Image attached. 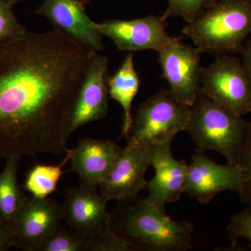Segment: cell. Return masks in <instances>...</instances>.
<instances>
[{
	"label": "cell",
	"instance_id": "6da1fadb",
	"mask_svg": "<svg viewBox=\"0 0 251 251\" xmlns=\"http://www.w3.org/2000/svg\"><path fill=\"white\" fill-rule=\"evenodd\" d=\"M57 29L0 45V156L66 155L91 54Z\"/></svg>",
	"mask_w": 251,
	"mask_h": 251
},
{
	"label": "cell",
	"instance_id": "7a4b0ae2",
	"mask_svg": "<svg viewBox=\"0 0 251 251\" xmlns=\"http://www.w3.org/2000/svg\"><path fill=\"white\" fill-rule=\"evenodd\" d=\"M110 227L137 251H187L193 248V225L173 221L139 194L118 201Z\"/></svg>",
	"mask_w": 251,
	"mask_h": 251
},
{
	"label": "cell",
	"instance_id": "3957f363",
	"mask_svg": "<svg viewBox=\"0 0 251 251\" xmlns=\"http://www.w3.org/2000/svg\"><path fill=\"white\" fill-rule=\"evenodd\" d=\"M182 33L201 52L239 53L251 34V1L216 0Z\"/></svg>",
	"mask_w": 251,
	"mask_h": 251
},
{
	"label": "cell",
	"instance_id": "277c9868",
	"mask_svg": "<svg viewBox=\"0 0 251 251\" xmlns=\"http://www.w3.org/2000/svg\"><path fill=\"white\" fill-rule=\"evenodd\" d=\"M186 131L198 149L213 150L226 157L227 163L238 164L249 132V122L213 102L201 90L191 106Z\"/></svg>",
	"mask_w": 251,
	"mask_h": 251
},
{
	"label": "cell",
	"instance_id": "5b68a950",
	"mask_svg": "<svg viewBox=\"0 0 251 251\" xmlns=\"http://www.w3.org/2000/svg\"><path fill=\"white\" fill-rule=\"evenodd\" d=\"M191 107L176 101L168 90L162 89L148 97L133 118L127 145L151 148L173 142L175 135L187 130Z\"/></svg>",
	"mask_w": 251,
	"mask_h": 251
},
{
	"label": "cell",
	"instance_id": "8992f818",
	"mask_svg": "<svg viewBox=\"0 0 251 251\" xmlns=\"http://www.w3.org/2000/svg\"><path fill=\"white\" fill-rule=\"evenodd\" d=\"M201 90L213 102L239 115L251 112V80L242 60L217 56L201 69Z\"/></svg>",
	"mask_w": 251,
	"mask_h": 251
},
{
	"label": "cell",
	"instance_id": "52a82bcc",
	"mask_svg": "<svg viewBox=\"0 0 251 251\" xmlns=\"http://www.w3.org/2000/svg\"><path fill=\"white\" fill-rule=\"evenodd\" d=\"M158 52L162 77L169 85L168 93L191 107L201 92V50L182 44L181 38L171 37Z\"/></svg>",
	"mask_w": 251,
	"mask_h": 251
},
{
	"label": "cell",
	"instance_id": "ba28073f",
	"mask_svg": "<svg viewBox=\"0 0 251 251\" xmlns=\"http://www.w3.org/2000/svg\"><path fill=\"white\" fill-rule=\"evenodd\" d=\"M62 206L50 198L25 196L11 230L14 247L23 251H39L44 242L63 226Z\"/></svg>",
	"mask_w": 251,
	"mask_h": 251
},
{
	"label": "cell",
	"instance_id": "9c48e42d",
	"mask_svg": "<svg viewBox=\"0 0 251 251\" xmlns=\"http://www.w3.org/2000/svg\"><path fill=\"white\" fill-rule=\"evenodd\" d=\"M243 186L242 169L239 165L226 166L215 163L197 149L188 165L184 193L202 204H207L216 195L224 191L241 192Z\"/></svg>",
	"mask_w": 251,
	"mask_h": 251
},
{
	"label": "cell",
	"instance_id": "30bf717a",
	"mask_svg": "<svg viewBox=\"0 0 251 251\" xmlns=\"http://www.w3.org/2000/svg\"><path fill=\"white\" fill-rule=\"evenodd\" d=\"M36 14L44 16L57 29L90 52L104 49L103 35L80 0H44Z\"/></svg>",
	"mask_w": 251,
	"mask_h": 251
},
{
	"label": "cell",
	"instance_id": "8fae6325",
	"mask_svg": "<svg viewBox=\"0 0 251 251\" xmlns=\"http://www.w3.org/2000/svg\"><path fill=\"white\" fill-rule=\"evenodd\" d=\"M108 57L91 54L73 111L69 135L82 126L102 120L108 112Z\"/></svg>",
	"mask_w": 251,
	"mask_h": 251
},
{
	"label": "cell",
	"instance_id": "7c38bea8",
	"mask_svg": "<svg viewBox=\"0 0 251 251\" xmlns=\"http://www.w3.org/2000/svg\"><path fill=\"white\" fill-rule=\"evenodd\" d=\"M108 202L97 192V188L81 184L69 188L62 205L64 220L71 230L92 242L94 238L111 229Z\"/></svg>",
	"mask_w": 251,
	"mask_h": 251
},
{
	"label": "cell",
	"instance_id": "4fadbf2b",
	"mask_svg": "<svg viewBox=\"0 0 251 251\" xmlns=\"http://www.w3.org/2000/svg\"><path fill=\"white\" fill-rule=\"evenodd\" d=\"M166 20L161 16L150 15L134 20L108 19L97 23L103 36L110 38L117 49L133 52L163 49L171 39L167 33Z\"/></svg>",
	"mask_w": 251,
	"mask_h": 251
},
{
	"label": "cell",
	"instance_id": "5bb4252c",
	"mask_svg": "<svg viewBox=\"0 0 251 251\" xmlns=\"http://www.w3.org/2000/svg\"><path fill=\"white\" fill-rule=\"evenodd\" d=\"M171 144L166 142L150 148V166L154 168L155 175L147 184V199L163 212L166 204L179 201L184 193L187 175L188 165L173 157Z\"/></svg>",
	"mask_w": 251,
	"mask_h": 251
},
{
	"label": "cell",
	"instance_id": "9a60e30c",
	"mask_svg": "<svg viewBox=\"0 0 251 251\" xmlns=\"http://www.w3.org/2000/svg\"><path fill=\"white\" fill-rule=\"evenodd\" d=\"M150 149L126 145L100 187L105 199L120 201L146 189L145 173L150 166Z\"/></svg>",
	"mask_w": 251,
	"mask_h": 251
},
{
	"label": "cell",
	"instance_id": "2e32d148",
	"mask_svg": "<svg viewBox=\"0 0 251 251\" xmlns=\"http://www.w3.org/2000/svg\"><path fill=\"white\" fill-rule=\"evenodd\" d=\"M122 150L115 142L84 138L71 149V171L78 175L82 186L97 188L115 166Z\"/></svg>",
	"mask_w": 251,
	"mask_h": 251
},
{
	"label": "cell",
	"instance_id": "e0dca14e",
	"mask_svg": "<svg viewBox=\"0 0 251 251\" xmlns=\"http://www.w3.org/2000/svg\"><path fill=\"white\" fill-rule=\"evenodd\" d=\"M133 52H128L121 67L112 77H108V94L110 99L116 100L124 111L122 137H128L133 117L132 103L140 88V80L135 70Z\"/></svg>",
	"mask_w": 251,
	"mask_h": 251
},
{
	"label": "cell",
	"instance_id": "ac0fdd59",
	"mask_svg": "<svg viewBox=\"0 0 251 251\" xmlns=\"http://www.w3.org/2000/svg\"><path fill=\"white\" fill-rule=\"evenodd\" d=\"M21 158L13 156L5 158L6 165L0 173V221L10 227L14 224L25 197L18 181V165Z\"/></svg>",
	"mask_w": 251,
	"mask_h": 251
},
{
	"label": "cell",
	"instance_id": "d6986e66",
	"mask_svg": "<svg viewBox=\"0 0 251 251\" xmlns=\"http://www.w3.org/2000/svg\"><path fill=\"white\" fill-rule=\"evenodd\" d=\"M70 151L65 155V158L57 166L36 164L33 166L28 172L25 181L26 191L34 197L39 198H48L54 192L64 173L63 168L70 159Z\"/></svg>",
	"mask_w": 251,
	"mask_h": 251
},
{
	"label": "cell",
	"instance_id": "ffe728a7",
	"mask_svg": "<svg viewBox=\"0 0 251 251\" xmlns=\"http://www.w3.org/2000/svg\"><path fill=\"white\" fill-rule=\"evenodd\" d=\"M91 240L62 226L41 245L39 251H88Z\"/></svg>",
	"mask_w": 251,
	"mask_h": 251
},
{
	"label": "cell",
	"instance_id": "44dd1931",
	"mask_svg": "<svg viewBox=\"0 0 251 251\" xmlns=\"http://www.w3.org/2000/svg\"><path fill=\"white\" fill-rule=\"evenodd\" d=\"M13 6L7 0H0V45L17 41L28 31L18 21Z\"/></svg>",
	"mask_w": 251,
	"mask_h": 251
},
{
	"label": "cell",
	"instance_id": "7402d4cb",
	"mask_svg": "<svg viewBox=\"0 0 251 251\" xmlns=\"http://www.w3.org/2000/svg\"><path fill=\"white\" fill-rule=\"evenodd\" d=\"M216 0H168V4L161 17L165 20L180 17L187 24L192 23Z\"/></svg>",
	"mask_w": 251,
	"mask_h": 251
},
{
	"label": "cell",
	"instance_id": "603a6c76",
	"mask_svg": "<svg viewBox=\"0 0 251 251\" xmlns=\"http://www.w3.org/2000/svg\"><path fill=\"white\" fill-rule=\"evenodd\" d=\"M227 234L231 247L237 248L238 240L245 238L251 247V204L247 209L234 214L227 226Z\"/></svg>",
	"mask_w": 251,
	"mask_h": 251
},
{
	"label": "cell",
	"instance_id": "cb8c5ba5",
	"mask_svg": "<svg viewBox=\"0 0 251 251\" xmlns=\"http://www.w3.org/2000/svg\"><path fill=\"white\" fill-rule=\"evenodd\" d=\"M242 169L243 186L239 193L242 202L251 204V121L249 122V132L247 143L238 164Z\"/></svg>",
	"mask_w": 251,
	"mask_h": 251
},
{
	"label": "cell",
	"instance_id": "d4e9b609",
	"mask_svg": "<svg viewBox=\"0 0 251 251\" xmlns=\"http://www.w3.org/2000/svg\"><path fill=\"white\" fill-rule=\"evenodd\" d=\"M14 247V237L11 227L0 221V251H7Z\"/></svg>",
	"mask_w": 251,
	"mask_h": 251
},
{
	"label": "cell",
	"instance_id": "484cf974",
	"mask_svg": "<svg viewBox=\"0 0 251 251\" xmlns=\"http://www.w3.org/2000/svg\"><path fill=\"white\" fill-rule=\"evenodd\" d=\"M242 55V62L245 66L251 80V40L244 46L240 52Z\"/></svg>",
	"mask_w": 251,
	"mask_h": 251
},
{
	"label": "cell",
	"instance_id": "4316f807",
	"mask_svg": "<svg viewBox=\"0 0 251 251\" xmlns=\"http://www.w3.org/2000/svg\"><path fill=\"white\" fill-rule=\"evenodd\" d=\"M10 3H11L13 5L17 4V3L21 2V1H26V0H7Z\"/></svg>",
	"mask_w": 251,
	"mask_h": 251
},
{
	"label": "cell",
	"instance_id": "83f0119b",
	"mask_svg": "<svg viewBox=\"0 0 251 251\" xmlns=\"http://www.w3.org/2000/svg\"><path fill=\"white\" fill-rule=\"evenodd\" d=\"M90 0H82V2L84 3V4L86 5L87 4H88L89 1H90Z\"/></svg>",
	"mask_w": 251,
	"mask_h": 251
},
{
	"label": "cell",
	"instance_id": "f1b7e54d",
	"mask_svg": "<svg viewBox=\"0 0 251 251\" xmlns=\"http://www.w3.org/2000/svg\"><path fill=\"white\" fill-rule=\"evenodd\" d=\"M242 1H251V0H242Z\"/></svg>",
	"mask_w": 251,
	"mask_h": 251
}]
</instances>
